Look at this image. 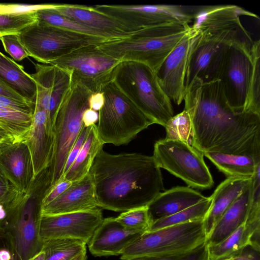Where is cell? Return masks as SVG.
<instances>
[{
  "mask_svg": "<svg viewBox=\"0 0 260 260\" xmlns=\"http://www.w3.org/2000/svg\"><path fill=\"white\" fill-rule=\"evenodd\" d=\"M0 79L27 101L35 104L36 87L31 75L1 51Z\"/></svg>",
  "mask_w": 260,
  "mask_h": 260,
  "instance_id": "cell-26",
  "label": "cell"
},
{
  "mask_svg": "<svg viewBox=\"0 0 260 260\" xmlns=\"http://www.w3.org/2000/svg\"><path fill=\"white\" fill-rule=\"evenodd\" d=\"M143 233L127 230L110 217L103 218L87 244L94 256L119 255Z\"/></svg>",
  "mask_w": 260,
  "mask_h": 260,
  "instance_id": "cell-19",
  "label": "cell"
},
{
  "mask_svg": "<svg viewBox=\"0 0 260 260\" xmlns=\"http://www.w3.org/2000/svg\"><path fill=\"white\" fill-rule=\"evenodd\" d=\"M0 260H22L10 234L1 226Z\"/></svg>",
  "mask_w": 260,
  "mask_h": 260,
  "instance_id": "cell-40",
  "label": "cell"
},
{
  "mask_svg": "<svg viewBox=\"0 0 260 260\" xmlns=\"http://www.w3.org/2000/svg\"><path fill=\"white\" fill-rule=\"evenodd\" d=\"M208 250L206 244L186 252L161 256H142L129 260H207Z\"/></svg>",
  "mask_w": 260,
  "mask_h": 260,
  "instance_id": "cell-38",
  "label": "cell"
},
{
  "mask_svg": "<svg viewBox=\"0 0 260 260\" xmlns=\"http://www.w3.org/2000/svg\"><path fill=\"white\" fill-rule=\"evenodd\" d=\"M211 197L166 218L153 222L148 231H153L178 224L204 219L210 207Z\"/></svg>",
  "mask_w": 260,
  "mask_h": 260,
  "instance_id": "cell-33",
  "label": "cell"
},
{
  "mask_svg": "<svg viewBox=\"0 0 260 260\" xmlns=\"http://www.w3.org/2000/svg\"><path fill=\"white\" fill-rule=\"evenodd\" d=\"M252 70L244 111L260 115V41L251 48Z\"/></svg>",
  "mask_w": 260,
  "mask_h": 260,
  "instance_id": "cell-34",
  "label": "cell"
},
{
  "mask_svg": "<svg viewBox=\"0 0 260 260\" xmlns=\"http://www.w3.org/2000/svg\"><path fill=\"white\" fill-rule=\"evenodd\" d=\"M93 8L134 31L171 23L189 25L193 19L192 14L178 5H98Z\"/></svg>",
  "mask_w": 260,
  "mask_h": 260,
  "instance_id": "cell-13",
  "label": "cell"
},
{
  "mask_svg": "<svg viewBox=\"0 0 260 260\" xmlns=\"http://www.w3.org/2000/svg\"><path fill=\"white\" fill-rule=\"evenodd\" d=\"M73 182L62 180L54 186L47 194L43 202V207L49 204L65 191Z\"/></svg>",
  "mask_w": 260,
  "mask_h": 260,
  "instance_id": "cell-44",
  "label": "cell"
},
{
  "mask_svg": "<svg viewBox=\"0 0 260 260\" xmlns=\"http://www.w3.org/2000/svg\"><path fill=\"white\" fill-rule=\"evenodd\" d=\"M31 155L34 177L49 167L53 156L54 135L47 125V114L35 106L30 128L24 140Z\"/></svg>",
  "mask_w": 260,
  "mask_h": 260,
  "instance_id": "cell-20",
  "label": "cell"
},
{
  "mask_svg": "<svg viewBox=\"0 0 260 260\" xmlns=\"http://www.w3.org/2000/svg\"><path fill=\"white\" fill-rule=\"evenodd\" d=\"M84 242L70 238H54L43 241L42 251L44 260H71L86 251Z\"/></svg>",
  "mask_w": 260,
  "mask_h": 260,
  "instance_id": "cell-31",
  "label": "cell"
},
{
  "mask_svg": "<svg viewBox=\"0 0 260 260\" xmlns=\"http://www.w3.org/2000/svg\"><path fill=\"white\" fill-rule=\"evenodd\" d=\"M115 219L125 229L138 232L148 231L151 225L147 206L122 212Z\"/></svg>",
  "mask_w": 260,
  "mask_h": 260,
  "instance_id": "cell-37",
  "label": "cell"
},
{
  "mask_svg": "<svg viewBox=\"0 0 260 260\" xmlns=\"http://www.w3.org/2000/svg\"><path fill=\"white\" fill-rule=\"evenodd\" d=\"M56 6V4H0V14H23L44 9L54 8Z\"/></svg>",
  "mask_w": 260,
  "mask_h": 260,
  "instance_id": "cell-41",
  "label": "cell"
},
{
  "mask_svg": "<svg viewBox=\"0 0 260 260\" xmlns=\"http://www.w3.org/2000/svg\"><path fill=\"white\" fill-rule=\"evenodd\" d=\"M89 173L98 207L114 212L147 206L164 189L160 168L152 156L111 154L102 148Z\"/></svg>",
  "mask_w": 260,
  "mask_h": 260,
  "instance_id": "cell-2",
  "label": "cell"
},
{
  "mask_svg": "<svg viewBox=\"0 0 260 260\" xmlns=\"http://www.w3.org/2000/svg\"><path fill=\"white\" fill-rule=\"evenodd\" d=\"M54 8L44 9L37 11L36 12L37 22L79 33L104 38L109 40L101 31L61 15L58 13Z\"/></svg>",
  "mask_w": 260,
  "mask_h": 260,
  "instance_id": "cell-32",
  "label": "cell"
},
{
  "mask_svg": "<svg viewBox=\"0 0 260 260\" xmlns=\"http://www.w3.org/2000/svg\"><path fill=\"white\" fill-rule=\"evenodd\" d=\"M193 30L201 34L220 35L228 33H238L250 36L242 25L240 16L259 17L234 5H216L203 7L192 14Z\"/></svg>",
  "mask_w": 260,
  "mask_h": 260,
  "instance_id": "cell-17",
  "label": "cell"
},
{
  "mask_svg": "<svg viewBox=\"0 0 260 260\" xmlns=\"http://www.w3.org/2000/svg\"><path fill=\"white\" fill-rule=\"evenodd\" d=\"M99 119V114L97 112L90 109H87L82 115V123L85 127L95 124Z\"/></svg>",
  "mask_w": 260,
  "mask_h": 260,
  "instance_id": "cell-47",
  "label": "cell"
},
{
  "mask_svg": "<svg viewBox=\"0 0 260 260\" xmlns=\"http://www.w3.org/2000/svg\"><path fill=\"white\" fill-rule=\"evenodd\" d=\"M252 180L249 186L240 194L226 210L215 224L205 244L214 245L223 241L247 219L252 197Z\"/></svg>",
  "mask_w": 260,
  "mask_h": 260,
  "instance_id": "cell-25",
  "label": "cell"
},
{
  "mask_svg": "<svg viewBox=\"0 0 260 260\" xmlns=\"http://www.w3.org/2000/svg\"><path fill=\"white\" fill-rule=\"evenodd\" d=\"M54 9L61 15L101 31L109 40L130 37L137 31L117 20L96 11L93 6L56 4Z\"/></svg>",
  "mask_w": 260,
  "mask_h": 260,
  "instance_id": "cell-21",
  "label": "cell"
},
{
  "mask_svg": "<svg viewBox=\"0 0 260 260\" xmlns=\"http://www.w3.org/2000/svg\"><path fill=\"white\" fill-rule=\"evenodd\" d=\"M97 131L104 143L126 144L152 122L112 81L103 87Z\"/></svg>",
  "mask_w": 260,
  "mask_h": 260,
  "instance_id": "cell-6",
  "label": "cell"
},
{
  "mask_svg": "<svg viewBox=\"0 0 260 260\" xmlns=\"http://www.w3.org/2000/svg\"><path fill=\"white\" fill-rule=\"evenodd\" d=\"M259 251L260 250L248 245L240 254L232 257L231 260H260Z\"/></svg>",
  "mask_w": 260,
  "mask_h": 260,
  "instance_id": "cell-45",
  "label": "cell"
},
{
  "mask_svg": "<svg viewBox=\"0 0 260 260\" xmlns=\"http://www.w3.org/2000/svg\"><path fill=\"white\" fill-rule=\"evenodd\" d=\"M190 25L171 23L141 29L126 38L98 44L110 56L122 61H134L149 66L155 72L190 30Z\"/></svg>",
  "mask_w": 260,
  "mask_h": 260,
  "instance_id": "cell-4",
  "label": "cell"
},
{
  "mask_svg": "<svg viewBox=\"0 0 260 260\" xmlns=\"http://www.w3.org/2000/svg\"><path fill=\"white\" fill-rule=\"evenodd\" d=\"M121 61L103 51L98 44L79 48L50 64L67 72L71 84H80L92 93L101 92L113 80Z\"/></svg>",
  "mask_w": 260,
  "mask_h": 260,
  "instance_id": "cell-11",
  "label": "cell"
},
{
  "mask_svg": "<svg viewBox=\"0 0 260 260\" xmlns=\"http://www.w3.org/2000/svg\"><path fill=\"white\" fill-rule=\"evenodd\" d=\"M165 128L166 139L180 140L190 144L191 122L189 114L186 110L184 109L171 118L166 123Z\"/></svg>",
  "mask_w": 260,
  "mask_h": 260,
  "instance_id": "cell-35",
  "label": "cell"
},
{
  "mask_svg": "<svg viewBox=\"0 0 260 260\" xmlns=\"http://www.w3.org/2000/svg\"><path fill=\"white\" fill-rule=\"evenodd\" d=\"M36 72L31 75L36 87L35 106L44 109L47 118L50 101L53 91L56 67L51 64L35 63Z\"/></svg>",
  "mask_w": 260,
  "mask_h": 260,
  "instance_id": "cell-30",
  "label": "cell"
},
{
  "mask_svg": "<svg viewBox=\"0 0 260 260\" xmlns=\"http://www.w3.org/2000/svg\"><path fill=\"white\" fill-rule=\"evenodd\" d=\"M251 183V178L228 177L222 182L211 197L209 210L204 219L206 238L217 221Z\"/></svg>",
  "mask_w": 260,
  "mask_h": 260,
  "instance_id": "cell-24",
  "label": "cell"
},
{
  "mask_svg": "<svg viewBox=\"0 0 260 260\" xmlns=\"http://www.w3.org/2000/svg\"><path fill=\"white\" fill-rule=\"evenodd\" d=\"M103 219L101 208L56 215H42L40 236L43 241L70 238L87 244Z\"/></svg>",
  "mask_w": 260,
  "mask_h": 260,
  "instance_id": "cell-15",
  "label": "cell"
},
{
  "mask_svg": "<svg viewBox=\"0 0 260 260\" xmlns=\"http://www.w3.org/2000/svg\"><path fill=\"white\" fill-rule=\"evenodd\" d=\"M87 251L82 252L71 260H87Z\"/></svg>",
  "mask_w": 260,
  "mask_h": 260,
  "instance_id": "cell-51",
  "label": "cell"
},
{
  "mask_svg": "<svg viewBox=\"0 0 260 260\" xmlns=\"http://www.w3.org/2000/svg\"><path fill=\"white\" fill-rule=\"evenodd\" d=\"M0 172L19 191L27 190L35 177L31 155L24 141L0 145Z\"/></svg>",
  "mask_w": 260,
  "mask_h": 260,
  "instance_id": "cell-18",
  "label": "cell"
},
{
  "mask_svg": "<svg viewBox=\"0 0 260 260\" xmlns=\"http://www.w3.org/2000/svg\"><path fill=\"white\" fill-rule=\"evenodd\" d=\"M104 145L99 137L96 125L89 126L85 142L72 165L61 180L75 182L82 179L89 173L96 155Z\"/></svg>",
  "mask_w": 260,
  "mask_h": 260,
  "instance_id": "cell-27",
  "label": "cell"
},
{
  "mask_svg": "<svg viewBox=\"0 0 260 260\" xmlns=\"http://www.w3.org/2000/svg\"><path fill=\"white\" fill-rule=\"evenodd\" d=\"M183 100L191 119L192 146L203 154L217 152L260 158V115L234 111L219 80H193L185 87Z\"/></svg>",
  "mask_w": 260,
  "mask_h": 260,
  "instance_id": "cell-1",
  "label": "cell"
},
{
  "mask_svg": "<svg viewBox=\"0 0 260 260\" xmlns=\"http://www.w3.org/2000/svg\"><path fill=\"white\" fill-rule=\"evenodd\" d=\"M243 37L232 34L210 35L201 34L192 47L188 58L185 87L195 79L203 82L217 79L226 50L235 40Z\"/></svg>",
  "mask_w": 260,
  "mask_h": 260,
  "instance_id": "cell-14",
  "label": "cell"
},
{
  "mask_svg": "<svg viewBox=\"0 0 260 260\" xmlns=\"http://www.w3.org/2000/svg\"><path fill=\"white\" fill-rule=\"evenodd\" d=\"M206 240L204 219L178 224L144 232L124 250L120 259L182 253L204 244Z\"/></svg>",
  "mask_w": 260,
  "mask_h": 260,
  "instance_id": "cell-8",
  "label": "cell"
},
{
  "mask_svg": "<svg viewBox=\"0 0 260 260\" xmlns=\"http://www.w3.org/2000/svg\"><path fill=\"white\" fill-rule=\"evenodd\" d=\"M33 113L0 106V126L14 142L24 141L30 128Z\"/></svg>",
  "mask_w": 260,
  "mask_h": 260,
  "instance_id": "cell-29",
  "label": "cell"
},
{
  "mask_svg": "<svg viewBox=\"0 0 260 260\" xmlns=\"http://www.w3.org/2000/svg\"><path fill=\"white\" fill-rule=\"evenodd\" d=\"M112 81L153 124L165 127L174 116L171 101L160 86L156 73L147 65L122 61Z\"/></svg>",
  "mask_w": 260,
  "mask_h": 260,
  "instance_id": "cell-5",
  "label": "cell"
},
{
  "mask_svg": "<svg viewBox=\"0 0 260 260\" xmlns=\"http://www.w3.org/2000/svg\"><path fill=\"white\" fill-rule=\"evenodd\" d=\"M36 12L23 14H0V38L18 35L25 28L37 22Z\"/></svg>",
  "mask_w": 260,
  "mask_h": 260,
  "instance_id": "cell-36",
  "label": "cell"
},
{
  "mask_svg": "<svg viewBox=\"0 0 260 260\" xmlns=\"http://www.w3.org/2000/svg\"><path fill=\"white\" fill-rule=\"evenodd\" d=\"M228 177L251 178L260 158L250 156L208 152L203 154Z\"/></svg>",
  "mask_w": 260,
  "mask_h": 260,
  "instance_id": "cell-28",
  "label": "cell"
},
{
  "mask_svg": "<svg viewBox=\"0 0 260 260\" xmlns=\"http://www.w3.org/2000/svg\"><path fill=\"white\" fill-rule=\"evenodd\" d=\"M89 127H85L83 126L75 144L71 150L68 158L66 160L65 167L64 168L63 176L69 170L77 156L80 149H81L85 140L87 137Z\"/></svg>",
  "mask_w": 260,
  "mask_h": 260,
  "instance_id": "cell-42",
  "label": "cell"
},
{
  "mask_svg": "<svg viewBox=\"0 0 260 260\" xmlns=\"http://www.w3.org/2000/svg\"><path fill=\"white\" fill-rule=\"evenodd\" d=\"M203 154L189 143L163 139L155 142L153 157L159 168L181 179L189 187L209 189L214 184Z\"/></svg>",
  "mask_w": 260,
  "mask_h": 260,
  "instance_id": "cell-10",
  "label": "cell"
},
{
  "mask_svg": "<svg viewBox=\"0 0 260 260\" xmlns=\"http://www.w3.org/2000/svg\"><path fill=\"white\" fill-rule=\"evenodd\" d=\"M0 95L6 96L21 102H29L20 95L0 79Z\"/></svg>",
  "mask_w": 260,
  "mask_h": 260,
  "instance_id": "cell-46",
  "label": "cell"
},
{
  "mask_svg": "<svg viewBox=\"0 0 260 260\" xmlns=\"http://www.w3.org/2000/svg\"><path fill=\"white\" fill-rule=\"evenodd\" d=\"M252 39L241 38L229 46L220 68L219 80L226 100L235 111L243 112L252 70Z\"/></svg>",
  "mask_w": 260,
  "mask_h": 260,
  "instance_id": "cell-12",
  "label": "cell"
},
{
  "mask_svg": "<svg viewBox=\"0 0 260 260\" xmlns=\"http://www.w3.org/2000/svg\"><path fill=\"white\" fill-rule=\"evenodd\" d=\"M18 36L28 56L45 64H50L83 46L108 41L38 22L25 28Z\"/></svg>",
  "mask_w": 260,
  "mask_h": 260,
  "instance_id": "cell-9",
  "label": "cell"
},
{
  "mask_svg": "<svg viewBox=\"0 0 260 260\" xmlns=\"http://www.w3.org/2000/svg\"><path fill=\"white\" fill-rule=\"evenodd\" d=\"M92 93L80 84H71L59 105L54 124L53 156L49 167L52 187L62 179L69 154L83 126L82 115L89 108Z\"/></svg>",
  "mask_w": 260,
  "mask_h": 260,
  "instance_id": "cell-7",
  "label": "cell"
},
{
  "mask_svg": "<svg viewBox=\"0 0 260 260\" xmlns=\"http://www.w3.org/2000/svg\"><path fill=\"white\" fill-rule=\"evenodd\" d=\"M104 103V96L102 91L93 93L89 99V108L96 111H99Z\"/></svg>",
  "mask_w": 260,
  "mask_h": 260,
  "instance_id": "cell-48",
  "label": "cell"
},
{
  "mask_svg": "<svg viewBox=\"0 0 260 260\" xmlns=\"http://www.w3.org/2000/svg\"><path fill=\"white\" fill-rule=\"evenodd\" d=\"M52 188L49 167L38 174L25 192L19 191L2 227L11 235L22 260H28L42 251L40 236L43 202Z\"/></svg>",
  "mask_w": 260,
  "mask_h": 260,
  "instance_id": "cell-3",
  "label": "cell"
},
{
  "mask_svg": "<svg viewBox=\"0 0 260 260\" xmlns=\"http://www.w3.org/2000/svg\"><path fill=\"white\" fill-rule=\"evenodd\" d=\"M207 198L189 186H176L161 192L147 206L151 224L191 207Z\"/></svg>",
  "mask_w": 260,
  "mask_h": 260,
  "instance_id": "cell-23",
  "label": "cell"
},
{
  "mask_svg": "<svg viewBox=\"0 0 260 260\" xmlns=\"http://www.w3.org/2000/svg\"><path fill=\"white\" fill-rule=\"evenodd\" d=\"M199 35V31L191 28L155 72L161 89L170 100L177 105L181 104L184 100L188 58Z\"/></svg>",
  "mask_w": 260,
  "mask_h": 260,
  "instance_id": "cell-16",
  "label": "cell"
},
{
  "mask_svg": "<svg viewBox=\"0 0 260 260\" xmlns=\"http://www.w3.org/2000/svg\"><path fill=\"white\" fill-rule=\"evenodd\" d=\"M14 142L10 135L0 126V145L3 144Z\"/></svg>",
  "mask_w": 260,
  "mask_h": 260,
  "instance_id": "cell-50",
  "label": "cell"
},
{
  "mask_svg": "<svg viewBox=\"0 0 260 260\" xmlns=\"http://www.w3.org/2000/svg\"><path fill=\"white\" fill-rule=\"evenodd\" d=\"M94 183L90 174L73 184L52 202L43 206L42 215H56L98 208Z\"/></svg>",
  "mask_w": 260,
  "mask_h": 260,
  "instance_id": "cell-22",
  "label": "cell"
},
{
  "mask_svg": "<svg viewBox=\"0 0 260 260\" xmlns=\"http://www.w3.org/2000/svg\"><path fill=\"white\" fill-rule=\"evenodd\" d=\"M44 258L45 253L43 251H41L40 252L28 260H44Z\"/></svg>",
  "mask_w": 260,
  "mask_h": 260,
  "instance_id": "cell-52",
  "label": "cell"
},
{
  "mask_svg": "<svg viewBox=\"0 0 260 260\" xmlns=\"http://www.w3.org/2000/svg\"><path fill=\"white\" fill-rule=\"evenodd\" d=\"M231 258H230V259H229V260H231Z\"/></svg>",
  "mask_w": 260,
  "mask_h": 260,
  "instance_id": "cell-53",
  "label": "cell"
},
{
  "mask_svg": "<svg viewBox=\"0 0 260 260\" xmlns=\"http://www.w3.org/2000/svg\"><path fill=\"white\" fill-rule=\"evenodd\" d=\"M5 51L15 61H21L28 54L21 44L18 35H9L0 38Z\"/></svg>",
  "mask_w": 260,
  "mask_h": 260,
  "instance_id": "cell-39",
  "label": "cell"
},
{
  "mask_svg": "<svg viewBox=\"0 0 260 260\" xmlns=\"http://www.w3.org/2000/svg\"><path fill=\"white\" fill-rule=\"evenodd\" d=\"M12 184L0 172V202L5 198L12 186Z\"/></svg>",
  "mask_w": 260,
  "mask_h": 260,
  "instance_id": "cell-49",
  "label": "cell"
},
{
  "mask_svg": "<svg viewBox=\"0 0 260 260\" xmlns=\"http://www.w3.org/2000/svg\"><path fill=\"white\" fill-rule=\"evenodd\" d=\"M0 106L16 110L34 113L35 104L21 102L11 98L0 95Z\"/></svg>",
  "mask_w": 260,
  "mask_h": 260,
  "instance_id": "cell-43",
  "label": "cell"
}]
</instances>
